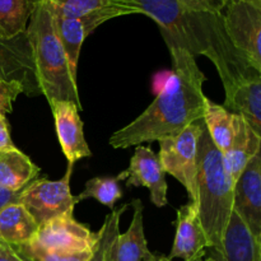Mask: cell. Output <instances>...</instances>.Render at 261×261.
<instances>
[{"label":"cell","mask_w":261,"mask_h":261,"mask_svg":"<svg viewBox=\"0 0 261 261\" xmlns=\"http://www.w3.org/2000/svg\"><path fill=\"white\" fill-rule=\"evenodd\" d=\"M135 14H145L158 24L167 47L190 55H203L216 66L224 92L259 71L249 65L233 47L223 24V14L191 8L182 0H124Z\"/></svg>","instance_id":"1"},{"label":"cell","mask_w":261,"mask_h":261,"mask_svg":"<svg viewBox=\"0 0 261 261\" xmlns=\"http://www.w3.org/2000/svg\"><path fill=\"white\" fill-rule=\"evenodd\" d=\"M172 59V75L154 101L134 121L115 132L109 143L125 149L144 142H160L182 132L203 119L205 75L195 56L178 47H168Z\"/></svg>","instance_id":"2"},{"label":"cell","mask_w":261,"mask_h":261,"mask_svg":"<svg viewBox=\"0 0 261 261\" xmlns=\"http://www.w3.org/2000/svg\"><path fill=\"white\" fill-rule=\"evenodd\" d=\"M30 19L25 35L32 51L36 81L50 107L56 102H74L82 109L76 79L56 36L50 8L42 0H28Z\"/></svg>","instance_id":"3"},{"label":"cell","mask_w":261,"mask_h":261,"mask_svg":"<svg viewBox=\"0 0 261 261\" xmlns=\"http://www.w3.org/2000/svg\"><path fill=\"white\" fill-rule=\"evenodd\" d=\"M196 196L199 218L209 249L219 250L233 212V182L224 166L223 154L213 144L205 126L199 139Z\"/></svg>","instance_id":"4"},{"label":"cell","mask_w":261,"mask_h":261,"mask_svg":"<svg viewBox=\"0 0 261 261\" xmlns=\"http://www.w3.org/2000/svg\"><path fill=\"white\" fill-rule=\"evenodd\" d=\"M203 119L193 122L180 134L160 140V154L163 171L173 176L189 194L190 203L198 201L196 173H198L199 139L203 133Z\"/></svg>","instance_id":"5"},{"label":"cell","mask_w":261,"mask_h":261,"mask_svg":"<svg viewBox=\"0 0 261 261\" xmlns=\"http://www.w3.org/2000/svg\"><path fill=\"white\" fill-rule=\"evenodd\" d=\"M223 24L233 47L261 71V0H226Z\"/></svg>","instance_id":"6"},{"label":"cell","mask_w":261,"mask_h":261,"mask_svg":"<svg viewBox=\"0 0 261 261\" xmlns=\"http://www.w3.org/2000/svg\"><path fill=\"white\" fill-rule=\"evenodd\" d=\"M74 166L68 165L60 180L36 178L19 193L18 203L32 216L37 226L59 217L73 216L76 205L70 190V178Z\"/></svg>","instance_id":"7"},{"label":"cell","mask_w":261,"mask_h":261,"mask_svg":"<svg viewBox=\"0 0 261 261\" xmlns=\"http://www.w3.org/2000/svg\"><path fill=\"white\" fill-rule=\"evenodd\" d=\"M98 240V232H93L73 218L59 217L41 224L32 244L46 250L63 252L92 251Z\"/></svg>","instance_id":"8"},{"label":"cell","mask_w":261,"mask_h":261,"mask_svg":"<svg viewBox=\"0 0 261 261\" xmlns=\"http://www.w3.org/2000/svg\"><path fill=\"white\" fill-rule=\"evenodd\" d=\"M233 212L261 241V150L250 160L234 182Z\"/></svg>","instance_id":"9"},{"label":"cell","mask_w":261,"mask_h":261,"mask_svg":"<svg viewBox=\"0 0 261 261\" xmlns=\"http://www.w3.org/2000/svg\"><path fill=\"white\" fill-rule=\"evenodd\" d=\"M0 75L5 81L19 83L27 96L41 94L25 32L12 38L0 37Z\"/></svg>","instance_id":"10"},{"label":"cell","mask_w":261,"mask_h":261,"mask_svg":"<svg viewBox=\"0 0 261 261\" xmlns=\"http://www.w3.org/2000/svg\"><path fill=\"white\" fill-rule=\"evenodd\" d=\"M127 188L144 186L150 193V201L157 208L167 205L168 185L158 155L144 145H137L130 166L124 171Z\"/></svg>","instance_id":"11"},{"label":"cell","mask_w":261,"mask_h":261,"mask_svg":"<svg viewBox=\"0 0 261 261\" xmlns=\"http://www.w3.org/2000/svg\"><path fill=\"white\" fill-rule=\"evenodd\" d=\"M54 12L83 22L87 36L114 18L135 14L124 0H42Z\"/></svg>","instance_id":"12"},{"label":"cell","mask_w":261,"mask_h":261,"mask_svg":"<svg viewBox=\"0 0 261 261\" xmlns=\"http://www.w3.org/2000/svg\"><path fill=\"white\" fill-rule=\"evenodd\" d=\"M51 111L55 120L56 135L68 165L74 166L82 158L91 157L92 152L84 138L83 121L79 115L82 109L74 102L61 101L56 102Z\"/></svg>","instance_id":"13"},{"label":"cell","mask_w":261,"mask_h":261,"mask_svg":"<svg viewBox=\"0 0 261 261\" xmlns=\"http://www.w3.org/2000/svg\"><path fill=\"white\" fill-rule=\"evenodd\" d=\"M176 234L168 259L184 261H204L205 250L209 249L205 232L199 218L198 206L190 203L177 211L175 222Z\"/></svg>","instance_id":"14"},{"label":"cell","mask_w":261,"mask_h":261,"mask_svg":"<svg viewBox=\"0 0 261 261\" xmlns=\"http://www.w3.org/2000/svg\"><path fill=\"white\" fill-rule=\"evenodd\" d=\"M132 223L125 233H117L110 244L109 261H152L155 255L148 249L144 234V221H143V203L139 199L133 200Z\"/></svg>","instance_id":"15"},{"label":"cell","mask_w":261,"mask_h":261,"mask_svg":"<svg viewBox=\"0 0 261 261\" xmlns=\"http://www.w3.org/2000/svg\"><path fill=\"white\" fill-rule=\"evenodd\" d=\"M217 261H261V241L256 240L239 216L232 212L219 250H213Z\"/></svg>","instance_id":"16"},{"label":"cell","mask_w":261,"mask_h":261,"mask_svg":"<svg viewBox=\"0 0 261 261\" xmlns=\"http://www.w3.org/2000/svg\"><path fill=\"white\" fill-rule=\"evenodd\" d=\"M260 150L261 135L255 133L241 115L236 114L233 140L229 149L223 154L224 166L233 185L250 160Z\"/></svg>","instance_id":"17"},{"label":"cell","mask_w":261,"mask_h":261,"mask_svg":"<svg viewBox=\"0 0 261 261\" xmlns=\"http://www.w3.org/2000/svg\"><path fill=\"white\" fill-rule=\"evenodd\" d=\"M231 112L239 114L249 122L255 133L261 135V76L254 73L237 83L227 94L222 105Z\"/></svg>","instance_id":"18"},{"label":"cell","mask_w":261,"mask_h":261,"mask_svg":"<svg viewBox=\"0 0 261 261\" xmlns=\"http://www.w3.org/2000/svg\"><path fill=\"white\" fill-rule=\"evenodd\" d=\"M40 167L18 148L0 152V188L19 193L38 177Z\"/></svg>","instance_id":"19"},{"label":"cell","mask_w":261,"mask_h":261,"mask_svg":"<svg viewBox=\"0 0 261 261\" xmlns=\"http://www.w3.org/2000/svg\"><path fill=\"white\" fill-rule=\"evenodd\" d=\"M38 226L20 203L8 204L0 211V241L10 246L24 245L32 241Z\"/></svg>","instance_id":"20"},{"label":"cell","mask_w":261,"mask_h":261,"mask_svg":"<svg viewBox=\"0 0 261 261\" xmlns=\"http://www.w3.org/2000/svg\"><path fill=\"white\" fill-rule=\"evenodd\" d=\"M203 121L205 124L213 144L218 148L222 154L229 149L233 140L236 114L231 112L222 105L211 101L204 97Z\"/></svg>","instance_id":"21"},{"label":"cell","mask_w":261,"mask_h":261,"mask_svg":"<svg viewBox=\"0 0 261 261\" xmlns=\"http://www.w3.org/2000/svg\"><path fill=\"white\" fill-rule=\"evenodd\" d=\"M50 10L51 14H53V23L56 36H58L59 41L63 46L64 53L68 58L71 75L76 79V76H78L76 69H78L81 48L87 37L86 28H84L83 22L78 18H69L65 17V15H61L59 13L54 12L51 8Z\"/></svg>","instance_id":"22"},{"label":"cell","mask_w":261,"mask_h":261,"mask_svg":"<svg viewBox=\"0 0 261 261\" xmlns=\"http://www.w3.org/2000/svg\"><path fill=\"white\" fill-rule=\"evenodd\" d=\"M28 19V0H0V37L12 38L24 33Z\"/></svg>","instance_id":"23"},{"label":"cell","mask_w":261,"mask_h":261,"mask_svg":"<svg viewBox=\"0 0 261 261\" xmlns=\"http://www.w3.org/2000/svg\"><path fill=\"white\" fill-rule=\"evenodd\" d=\"M119 176L110 177V176H102V177L91 178L86 182V188L79 194L74 196L75 204L81 203L86 199H96L102 205L109 206L114 209L115 203L122 196V190L120 188Z\"/></svg>","instance_id":"24"},{"label":"cell","mask_w":261,"mask_h":261,"mask_svg":"<svg viewBox=\"0 0 261 261\" xmlns=\"http://www.w3.org/2000/svg\"><path fill=\"white\" fill-rule=\"evenodd\" d=\"M127 208H129V204H124L119 209H114L112 213L106 216L103 224L98 231V240L96 242V246L88 261H109L107 252H109L110 244L115 239V236L120 233V219Z\"/></svg>","instance_id":"25"},{"label":"cell","mask_w":261,"mask_h":261,"mask_svg":"<svg viewBox=\"0 0 261 261\" xmlns=\"http://www.w3.org/2000/svg\"><path fill=\"white\" fill-rule=\"evenodd\" d=\"M17 254L30 261H88L92 256V251L82 252H63L46 250L37 245L28 242L24 245L12 246Z\"/></svg>","instance_id":"26"},{"label":"cell","mask_w":261,"mask_h":261,"mask_svg":"<svg viewBox=\"0 0 261 261\" xmlns=\"http://www.w3.org/2000/svg\"><path fill=\"white\" fill-rule=\"evenodd\" d=\"M24 94L23 87L17 82L5 81L0 75V114L12 112L13 103L19 94Z\"/></svg>","instance_id":"27"},{"label":"cell","mask_w":261,"mask_h":261,"mask_svg":"<svg viewBox=\"0 0 261 261\" xmlns=\"http://www.w3.org/2000/svg\"><path fill=\"white\" fill-rule=\"evenodd\" d=\"M191 8L198 10H205V12H218L222 13L226 0H182Z\"/></svg>","instance_id":"28"},{"label":"cell","mask_w":261,"mask_h":261,"mask_svg":"<svg viewBox=\"0 0 261 261\" xmlns=\"http://www.w3.org/2000/svg\"><path fill=\"white\" fill-rule=\"evenodd\" d=\"M17 148L13 143L12 137H10L9 125H8L5 115L0 114V152L7 149H13Z\"/></svg>","instance_id":"29"},{"label":"cell","mask_w":261,"mask_h":261,"mask_svg":"<svg viewBox=\"0 0 261 261\" xmlns=\"http://www.w3.org/2000/svg\"><path fill=\"white\" fill-rule=\"evenodd\" d=\"M0 261H20V257L9 244L0 241Z\"/></svg>","instance_id":"30"},{"label":"cell","mask_w":261,"mask_h":261,"mask_svg":"<svg viewBox=\"0 0 261 261\" xmlns=\"http://www.w3.org/2000/svg\"><path fill=\"white\" fill-rule=\"evenodd\" d=\"M19 193H12V191H8L5 190V189L0 188V211H2L4 206H7L8 204L18 203Z\"/></svg>","instance_id":"31"},{"label":"cell","mask_w":261,"mask_h":261,"mask_svg":"<svg viewBox=\"0 0 261 261\" xmlns=\"http://www.w3.org/2000/svg\"><path fill=\"white\" fill-rule=\"evenodd\" d=\"M152 261H173V260H170L167 256L160 255V256H154V259H153Z\"/></svg>","instance_id":"32"},{"label":"cell","mask_w":261,"mask_h":261,"mask_svg":"<svg viewBox=\"0 0 261 261\" xmlns=\"http://www.w3.org/2000/svg\"><path fill=\"white\" fill-rule=\"evenodd\" d=\"M14 251H15V250H14ZM18 255H19V254H18ZM19 257H20V261H30V260L24 259V257H23V256H20V255H19Z\"/></svg>","instance_id":"33"},{"label":"cell","mask_w":261,"mask_h":261,"mask_svg":"<svg viewBox=\"0 0 261 261\" xmlns=\"http://www.w3.org/2000/svg\"><path fill=\"white\" fill-rule=\"evenodd\" d=\"M205 261H217V260H216V259H213V257L211 256V257H209V259H206Z\"/></svg>","instance_id":"34"}]
</instances>
